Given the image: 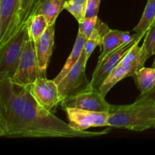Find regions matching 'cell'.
<instances>
[{
	"mask_svg": "<svg viewBox=\"0 0 155 155\" xmlns=\"http://www.w3.org/2000/svg\"><path fill=\"white\" fill-rule=\"evenodd\" d=\"M98 132L79 131L46 110L37 101L30 86L0 78V136L8 138H86L104 136Z\"/></svg>",
	"mask_w": 155,
	"mask_h": 155,
	"instance_id": "1",
	"label": "cell"
},
{
	"mask_svg": "<svg viewBox=\"0 0 155 155\" xmlns=\"http://www.w3.org/2000/svg\"><path fill=\"white\" fill-rule=\"evenodd\" d=\"M154 103L136 101L127 105H111L107 126L142 132L155 129Z\"/></svg>",
	"mask_w": 155,
	"mask_h": 155,
	"instance_id": "2",
	"label": "cell"
},
{
	"mask_svg": "<svg viewBox=\"0 0 155 155\" xmlns=\"http://www.w3.org/2000/svg\"><path fill=\"white\" fill-rule=\"evenodd\" d=\"M28 37V24H27L4 46L0 48V78L12 79L15 75Z\"/></svg>",
	"mask_w": 155,
	"mask_h": 155,
	"instance_id": "3",
	"label": "cell"
},
{
	"mask_svg": "<svg viewBox=\"0 0 155 155\" xmlns=\"http://www.w3.org/2000/svg\"><path fill=\"white\" fill-rule=\"evenodd\" d=\"M139 42L140 40L136 42L98 88V91L104 97L117 83L127 77H132L137 70L144 67L142 61V47L139 46Z\"/></svg>",
	"mask_w": 155,
	"mask_h": 155,
	"instance_id": "4",
	"label": "cell"
},
{
	"mask_svg": "<svg viewBox=\"0 0 155 155\" xmlns=\"http://www.w3.org/2000/svg\"><path fill=\"white\" fill-rule=\"evenodd\" d=\"M39 77L42 75L38 64L35 43L29 36L24 45L18 69L11 80L17 84L31 86Z\"/></svg>",
	"mask_w": 155,
	"mask_h": 155,
	"instance_id": "5",
	"label": "cell"
},
{
	"mask_svg": "<svg viewBox=\"0 0 155 155\" xmlns=\"http://www.w3.org/2000/svg\"><path fill=\"white\" fill-rule=\"evenodd\" d=\"M87 60L83 50L80 60L58 84L61 101L66 98L76 95L91 86L86 74Z\"/></svg>",
	"mask_w": 155,
	"mask_h": 155,
	"instance_id": "6",
	"label": "cell"
},
{
	"mask_svg": "<svg viewBox=\"0 0 155 155\" xmlns=\"http://www.w3.org/2000/svg\"><path fill=\"white\" fill-rule=\"evenodd\" d=\"M62 109L76 107L92 111L109 112L110 104L105 100L98 89L90 86L76 95L66 98L61 102Z\"/></svg>",
	"mask_w": 155,
	"mask_h": 155,
	"instance_id": "7",
	"label": "cell"
},
{
	"mask_svg": "<svg viewBox=\"0 0 155 155\" xmlns=\"http://www.w3.org/2000/svg\"><path fill=\"white\" fill-rule=\"evenodd\" d=\"M21 0H0V48L18 30V15Z\"/></svg>",
	"mask_w": 155,
	"mask_h": 155,
	"instance_id": "8",
	"label": "cell"
},
{
	"mask_svg": "<svg viewBox=\"0 0 155 155\" xmlns=\"http://www.w3.org/2000/svg\"><path fill=\"white\" fill-rule=\"evenodd\" d=\"M64 110L68 115L69 125L79 131L91 127H103L108 124L109 112L92 111L76 107H66Z\"/></svg>",
	"mask_w": 155,
	"mask_h": 155,
	"instance_id": "9",
	"label": "cell"
},
{
	"mask_svg": "<svg viewBox=\"0 0 155 155\" xmlns=\"http://www.w3.org/2000/svg\"><path fill=\"white\" fill-rule=\"evenodd\" d=\"M138 40H141V39L133 41L129 44L121 45L120 47L107 54L101 62L97 64L90 81L91 86L98 89L109 74L119 64L126 54L133 48Z\"/></svg>",
	"mask_w": 155,
	"mask_h": 155,
	"instance_id": "10",
	"label": "cell"
},
{
	"mask_svg": "<svg viewBox=\"0 0 155 155\" xmlns=\"http://www.w3.org/2000/svg\"><path fill=\"white\" fill-rule=\"evenodd\" d=\"M30 87L38 102L49 111L61 102L58 86L53 80L39 77Z\"/></svg>",
	"mask_w": 155,
	"mask_h": 155,
	"instance_id": "11",
	"label": "cell"
},
{
	"mask_svg": "<svg viewBox=\"0 0 155 155\" xmlns=\"http://www.w3.org/2000/svg\"><path fill=\"white\" fill-rule=\"evenodd\" d=\"M55 24L48 26L42 36L35 42V50L42 77H46L47 68L52 54L54 43Z\"/></svg>",
	"mask_w": 155,
	"mask_h": 155,
	"instance_id": "12",
	"label": "cell"
},
{
	"mask_svg": "<svg viewBox=\"0 0 155 155\" xmlns=\"http://www.w3.org/2000/svg\"><path fill=\"white\" fill-rule=\"evenodd\" d=\"M87 39V38L83 36L81 33H78L71 54H70L68 60L65 62L63 68L60 71V73L58 74L57 77H55V78L53 79V80L57 84H58L64 78L65 76L68 74V72L74 68V65L80 60V57H81L82 54H83V50H84L85 45H86Z\"/></svg>",
	"mask_w": 155,
	"mask_h": 155,
	"instance_id": "13",
	"label": "cell"
},
{
	"mask_svg": "<svg viewBox=\"0 0 155 155\" xmlns=\"http://www.w3.org/2000/svg\"><path fill=\"white\" fill-rule=\"evenodd\" d=\"M110 30V29L109 28L108 26L98 18L93 32L91 36L88 38L86 45H85L84 51L86 53V58L87 61L95 48L97 46L101 47L103 45V38H104L105 33Z\"/></svg>",
	"mask_w": 155,
	"mask_h": 155,
	"instance_id": "14",
	"label": "cell"
},
{
	"mask_svg": "<svg viewBox=\"0 0 155 155\" xmlns=\"http://www.w3.org/2000/svg\"><path fill=\"white\" fill-rule=\"evenodd\" d=\"M65 1L66 0H42L36 14L44 15L49 26L55 24L58 16L64 9Z\"/></svg>",
	"mask_w": 155,
	"mask_h": 155,
	"instance_id": "15",
	"label": "cell"
},
{
	"mask_svg": "<svg viewBox=\"0 0 155 155\" xmlns=\"http://www.w3.org/2000/svg\"><path fill=\"white\" fill-rule=\"evenodd\" d=\"M133 78L141 93L148 92L155 86V68H139L133 74Z\"/></svg>",
	"mask_w": 155,
	"mask_h": 155,
	"instance_id": "16",
	"label": "cell"
},
{
	"mask_svg": "<svg viewBox=\"0 0 155 155\" xmlns=\"http://www.w3.org/2000/svg\"><path fill=\"white\" fill-rule=\"evenodd\" d=\"M155 20V0H148L139 24L133 31L139 36H145Z\"/></svg>",
	"mask_w": 155,
	"mask_h": 155,
	"instance_id": "17",
	"label": "cell"
},
{
	"mask_svg": "<svg viewBox=\"0 0 155 155\" xmlns=\"http://www.w3.org/2000/svg\"><path fill=\"white\" fill-rule=\"evenodd\" d=\"M42 0H21L18 15V30L29 24L36 12Z\"/></svg>",
	"mask_w": 155,
	"mask_h": 155,
	"instance_id": "18",
	"label": "cell"
},
{
	"mask_svg": "<svg viewBox=\"0 0 155 155\" xmlns=\"http://www.w3.org/2000/svg\"><path fill=\"white\" fill-rule=\"evenodd\" d=\"M123 45L124 44L119 37V30H110L107 32L103 38V51L98 57L97 64L101 62L107 54Z\"/></svg>",
	"mask_w": 155,
	"mask_h": 155,
	"instance_id": "19",
	"label": "cell"
},
{
	"mask_svg": "<svg viewBox=\"0 0 155 155\" xmlns=\"http://www.w3.org/2000/svg\"><path fill=\"white\" fill-rule=\"evenodd\" d=\"M48 26L45 17L41 14H36L31 18L28 24L29 36L33 42H36L43 35Z\"/></svg>",
	"mask_w": 155,
	"mask_h": 155,
	"instance_id": "20",
	"label": "cell"
},
{
	"mask_svg": "<svg viewBox=\"0 0 155 155\" xmlns=\"http://www.w3.org/2000/svg\"><path fill=\"white\" fill-rule=\"evenodd\" d=\"M88 0H66L64 8L69 12L78 24L86 18Z\"/></svg>",
	"mask_w": 155,
	"mask_h": 155,
	"instance_id": "21",
	"label": "cell"
},
{
	"mask_svg": "<svg viewBox=\"0 0 155 155\" xmlns=\"http://www.w3.org/2000/svg\"><path fill=\"white\" fill-rule=\"evenodd\" d=\"M142 61L145 64L146 61L155 54V25H152L145 34L142 46Z\"/></svg>",
	"mask_w": 155,
	"mask_h": 155,
	"instance_id": "22",
	"label": "cell"
},
{
	"mask_svg": "<svg viewBox=\"0 0 155 155\" xmlns=\"http://www.w3.org/2000/svg\"><path fill=\"white\" fill-rule=\"evenodd\" d=\"M98 19V16L85 18L81 23L79 24L78 33H81L83 36H84L85 37L88 39L93 32Z\"/></svg>",
	"mask_w": 155,
	"mask_h": 155,
	"instance_id": "23",
	"label": "cell"
},
{
	"mask_svg": "<svg viewBox=\"0 0 155 155\" xmlns=\"http://www.w3.org/2000/svg\"><path fill=\"white\" fill-rule=\"evenodd\" d=\"M101 0H88L86 18L98 16Z\"/></svg>",
	"mask_w": 155,
	"mask_h": 155,
	"instance_id": "24",
	"label": "cell"
},
{
	"mask_svg": "<svg viewBox=\"0 0 155 155\" xmlns=\"http://www.w3.org/2000/svg\"><path fill=\"white\" fill-rule=\"evenodd\" d=\"M136 101H149V102L155 103V86L148 92L141 93Z\"/></svg>",
	"mask_w": 155,
	"mask_h": 155,
	"instance_id": "25",
	"label": "cell"
},
{
	"mask_svg": "<svg viewBox=\"0 0 155 155\" xmlns=\"http://www.w3.org/2000/svg\"><path fill=\"white\" fill-rule=\"evenodd\" d=\"M155 55V54H154ZM152 68H155V57H154V62H153V64H152Z\"/></svg>",
	"mask_w": 155,
	"mask_h": 155,
	"instance_id": "26",
	"label": "cell"
},
{
	"mask_svg": "<svg viewBox=\"0 0 155 155\" xmlns=\"http://www.w3.org/2000/svg\"><path fill=\"white\" fill-rule=\"evenodd\" d=\"M152 25H155V20H154V23H153ZM152 25H151V26H152Z\"/></svg>",
	"mask_w": 155,
	"mask_h": 155,
	"instance_id": "27",
	"label": "cell"
},
{
	"mask_svg": "<svg viewBox=\"0 0 155 155\" xmlns=\"http://www.w3.org/2000/svg\"><path fill=\"white\" fill-rule=\"evenodd\" d=\"M154 109H155V103H154Z\"/></svg>",
	"mask_w": 155,
	"mask_h": 155,
	"instance_id": "28",
	"label": "cell"
}]
</instances>
